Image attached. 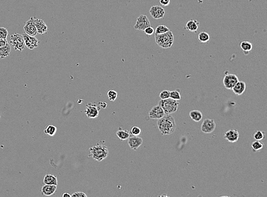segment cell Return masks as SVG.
<instances>
[{
  "label": "cell",
  "mask_w": 267,
  "mask_h": 197,
  "mask_svg": "<svg viewBox=\"0 0 267 197\" xmlns=\"http://www.w3.org/2000/svg\"><path fill=\"white\" fill-rule=\"evenodd\" d=\"M157 126L159 131L163 135H171L176 129V124L174 118L170 114L165 115L158 119Z\"/></svg>",
  "instance_id": "1"
},
{
  "label": "cell",
  "mask_w": 267,
  "mask_h": 197,
  "mask_svg": "<svg viewBox=\"0 0 267 197\" xmlns=\"http://www.w3.org/2000/svg\"><path fill=\"white\" fill-rule=\"evenodd\" d=\"M89 152L90 153L88 157L93 158L97 161H102L107 158L109 155L108 147L99 144L91 147L89 148Z\"/></svg>",
  "instance_id": "2"
},
{
  "label": "cell",
  "mask_w": 267,
  "mask_h": 197,
  "mask_svg": "<svg viewBox=\"0 0 267 197\" xmlns=\"http://www.w3.org/2000/svg\"><path fill=\"white\" fill-rule=\"evenodd\" d=\"M155 40L159 46L163 48H169L173 44L174 35L173 32L170 30L162 34H155Z\"/></svg>",
  "instance_id": "3"
},
{
  "label": "cell",
  "mask_w": 267,
  "mask_h": 197,
  "mask_svg": "<svg viewBox=\"0 0 267 197\" xmlns=\"http://www.w3.org/2000/svg\"><path fill=\"white\" fill-rule=\"evenodd\" d=\"M159 105L163 108L166 115L171 114L177 111L179 106L178 100H174L171 98L161 100L159 102Z\"/></svg>",
  "instance_id": "4"
},
{
  "label": "cell",
  "mask_w": 267,
  "mask_h": 197,
  "mask_svg": "<svg viewBox=\"0 0 267 197\" xmlns=\"http://www.w3.org/2000/svg\"><path fill=\"white\" fill-rule=\"evenodd\" d=\"M10 43L12 46L14 47V50L19 51V52H21L24 50L25 47L23 36L19 34L15 33L11 35Z\"/></svg>",
  "instance_id": "5"
},
{
  "label": "cell",
  "mask_w": 267,
  "mask_h": 197,
  "mask_svg": "<svg viewBox=\"0 0 267 197\" xmlns=\"http://www.w3.org/2000/svg\"><path fill=\"white\" fill-rule=\"evenodd\" d=\"M100 108V106H98L96 104L90 103L86 104L84 113L88 118L94 119L99 116V112Z\"/></svg>",
  "instance_id": "6"
},
{
  "label": "cell",
  "mask_w": 267,
  "mask_h": 197,
  "mask_svg": "<svg viewBox=\"0 0 267 197\" xmlns=\"http://www.w3.org/2000/svg\"><path fill=\"white\" fill-rule=\"evenodd\" d=\"M149 26H151V23L147 17L145 15H140L137 18L134 28L135 30L143 31Z\"/></svg>",
  "instance_id": "7"
},
{
  "label": "cell",
  "mask_w": 267,
  "mask_h": 197,
  "mask_svg": "<svg viewBox=\"0 0 267 197\" xmlns=\"http://www.w3.org/2000/svg\"><path fill=\"white\" fill-rule=\"evenodd\" d=\"M35 18V17H31L26 22L25 25L23 27L25 33L32 36H35L38 34L34 23Z\"/></svg>",
  "instance_id": "8"
},
{
  "label": "cell",
  "mask_w": 267,
  "mask_h": 197,
  "mask_svg": "<svg viewBox=\"0 0 267 197\" xmlns=\"http://www.w3.org/2000/svg\"><path fill=\"white\" fill-rule=\"evenodd\" d=\"M239 81L238 76L234 74H226L223 78V84L227 89H232Z\"/></svg>",
  "instance_id": "9"
},
{
  "label": "cell",
  "mask_w": 267,
  "mask_h": 197,
  "mask_svg": "<svg viewBox=\"0 0 267 197\" xmlns=\"http://www.w3.org/2000/svg\"><path fill=\"white\" fill-rule=\"evenodd\" d=\"M149 13L153 18L155 20L163 19L165 14L164 9L159 5L151 6L149 10Z\"/></svg>",
  "instance_id": "10"
},
{
  "label": "cell",
  "mask_w": 267,
  "mask_h": 197,
  "mask_svg": "<svg viewBox=\"0 0 267 197\" xmlns=\"http://www.w3.org/2000/svg\"><path fill=\"white\" fill-rule=\"evenodd\" d=\"M216 124L214 119H206L202 122L201 125L202 131L205 134H211L215 129Z\"/></svg>",
  "instance_id": "11"
},
{
  "label": "cell",
  "mask_w": 267,
  "mask_h": 197,
  "mask_svg": "<svg viewBox=\"0 0 267 197\" xmlns=\"http://www.w3.org/2000/svg\"><path fill=\"white\" fill-rule=\"evenodd\" d=\"M22 35L23 36L25 46L27 47L29 49L33 50L34 48L38 46V40L35 36H30L26 34V33H24Z\"/></svg>",
  "instance_id": "12"
},
{
  "label": "cell",
  "mask_w": 267,
  "mask_h": 197,
  "mask_svg": "<svg viewBox=\"0 0 267 197\" xmlns=\"http://www.w3.org/2000/svg\"><path fill=\"white\" fill-rule=\"evenodd\" d=\"M165 115L163 108L159 105H156L149 112V116L151 119H159Z\"/></svg>",
  "instance_id": "13"
},
{
  "label": "cell",
  "mask_w": 267,
  "mask_h": 197,
  "mask_svg": "<svg viewBox=\"0 0 267 197\" xmlns=\"http://www.w3.org/2000/svg\"><path fill=\"white\" fill-rule=\"evenodd\" d=\"M128 145L133 150H137L143 143V140L138 136H129L128 138Z\"/></svg>",
  "instance_id": "14"
},
{
  "label": "cell",
  "mask_w": 267,
  "mask_h": 197,
  "mask_svg": "<svg viewBox=\"0 0 267 197\" xmlns=\"http://www.w3.org/2000/svg\"><path fill=\"white\" fill-rule=\"evenodd\" d=\"M240 136L239 131L236 130H230L228 131L225 132V138L230 143L236 142Z\"/></svg>",
  "instance_id": "15"
},
{
  "label": "cell",
  "mask_w": 267,
  "mask_h": 197,
  "mask_svg": "<svg viewBox=\"0 0 267 197\" xmlns=\"http://www.w3.org/2000/svg\"><path fill=\"white\" fill-rule=\"evenodd\" d=\"M34 23L38 34H45L48 31V27L43 20L35 18Z\"/></svg>",
  "instance_id": "16"
},
{
  "label": "cell",
  "mask_w": 267,
  "mask_h": 197,
  "mask_svg": "<svg viewBox=\"0 0 267 197\" xmlns=\"http://www.w3.org/2000/svg\"><path fill=\"white\" fill-rule=\"evenodd\" d=\"M246 88L245 83L244 81H239L232 88L234 93L238 96H240L244 93Z\"/></svg>",
  "instance_id": "17"
},
{
  "label": "cell",
  "mask_w": 267,
  "mask_h": 197,
  "mask_svg": "<svg viewBox=\"0 0 267 197\" xmlns=\"http://www.w3.org/2000/svg\"><path fill=\"white\" fill-rule=\"evenodd\" d=\"M57 190V185H45L42 186L41 189V193L43 195L50 196L54 194Z\"/></svg>",
  "instance_id": "18"
},
{
  "label": "cell",
  "mask_w": 267,
  "mask_h": 197,
  "mask_svg": "<svg viewBox=\"0 0 267 197\" xmlns=\"http://www.w3.org/2000/svg\"><path fill=\"white\" fill-rule=\"evenodd\" d=\"M199 26V22L197 20H190L187 21L185 25V28L188 31L196 32Z\"/></svg>",
  "instance_id": "19"
},
{
  "label": "cell",
  "mask_w": 267,
  "mask_h": 197,
  "mask_svg": "<svg viewBox=\"0 0 267 197\" xmlns=\"http://www.w3.org/2000/svg\"><path fill=\"white\" fill-rule=\"evenodd\" d=\"M43 183L45 185H57L58 180L56 176L53 174H47L45 176L43 179Z\"/></svg>",
  "instance_id": "20"
},
{
  "label": "cell",
  "mask_w": 267,
  "mask_h": 197,
  "mask_svg": "<svg viewBox=\"0 0 267 197\" xmlns=\"http://www.w3.org/2000/svg\"><path fill=\"white\" fill-rule=\"evenodd\" d=\"M11 52V47L9 43H7L5 46L0 48V58L4 59L9 56Z\"/></svg>",
  "instance_id": "21"
},
{
  "label": "cell",
  "mask_w": 267,
  "mask_h": 197,
  "mask_svg": "<svg viewBox=\"0 0 267 197\" xmlns=\"http://www.w3.org/2000/svg\"><path fill=\"white\" fill-rule=\"evenodd\" d=\"M190 118L194 122H200L203 118V115L200 111L199 110H193L189 114Z\"/></svg>",
  "instance_id": "22"
},
{
  "label": "cell",
  "mask_w": 267,
  "mask_h": 197,
  "mask_svg": "<svg viewBox=\"0 0 267 197\" xmlns=\"http://www.w3.org/2000/svg\"><path fill=\"white\" fill-rule=\"evenodd\" d=\"M116 135L121 140H125L129 138L130 133L126 130L119 128V130L116 132Z\"/></svg>",
  "instance_id": "23"
},
{
  "label": "cell",
  "mask_w": 267,
  "mask_h": 197,
  "mask_svg": "<svg viewBox=\"0 0 267 197\" xmlns=\"http://www.w3.org/2000/svg\"><path fill=\"white\" fill-rule=\"evenodd\" d=\"M240 46L245 54L246 52L247 54H248L251 51L252 49V47H253L251 43L248 42V41H243V42H241L240 43Z\"/></svg>",
  "instance_id": "24"
},
{
  "label": "cell",
  "mask_w": 267,
  "mask_h": 197,
  "mask_svg": "<svg viewBox=\"0 0 267 197\" xmlns=\"http://www.w3.org/2000/svg\"><path fill=\"white\" fill-rule=\"evenodd\" d=\"M198 38L199 41L202 43H205L208 42L210 40V35L206 32L205 31H202L201 32L199 33L198 36Z\"/></svg>",
  "instance_id": "25"
},
{
  "label": "cell",
  "mask_w": 267,
  "mask_h": 197,
  "mask_svg": "<svg viewBox=\"0 0 267 197\" xmlns=\"http://www.w3.org/2000/svg\"><path fill=\"white\" fill-rule=\"evenodd\" d=\"M57 131V128L55 126L49 124L45 128L44 132L48 135L53 136L55 135Z\"/></svg>",
  "instance_id": "26"
},
{
  "label": "cell",
  "mask_w": 267,
  "mask_h": 197,
  "mask_svg": "<svg viewBox=\"0 0 267 197\" xmlns=\"http://www.w3.org/2000/svg\"><path fill=\"white\" fill-rule=\"evenodd\" d=\"M170 31V29L168 27L163 25H160L156 27L155 30V34L159 35L162 34L167 32V31Z\"/></svg>",
  "instance_id": "27"
},
{
  "label": "cell",
  "mask_w": 267,
  "mask_h": 197,
  "mask_svg": "<svg viewBox=\"0 0 267 197\" xmlns=\"http://www.w3.org/2000/svg\"><path fill=\"white\" fill-rule=\"evenodd\" d=\"M264 146V144L263 143L260 142V141H258V140H256L255 142H253L252 144V150L255 152L263 149Z\"/></svg>",
  "instance_id": "28"
},
{
  "label": "cell",
  "mask_w": 267,
  "mask_h": 197,
  "mask_svg": "<svg viewBox=\"0 0 267 197\" xmlns=\"http://www.w3.org/2000/svg\"><path fill=\"white\" fill-rule=\"evenodd\" d=\"M264 136H265L264 132L260 131V130H257L254 133L253 138L256 140L260 141V140H262L264 138Z\"/></svg>",
  "instance_id": "29"
},
{
  "label": "cell",
  "mask_w": 267,
  "mask_h": 197,
  "mask_svg": "<svg viewBox=\"0 0 267 197\" xmlns=\"http://www.w3.org/2000/svg\"><path fill=\"white\" fill-rule=\"evenodd\" d=\"M170 98L173 99L174 100H180L181 99V96L179 92L177 90L171 91L170 93Z\"/></svg>",
  "instance_id": "30"
},
{
  "label": "cell",
  "mask_w": 267,
  "mask_h": 197,
  "mask_svg": "<svg viewBox=\"0 0 267 197\" xmlns=\"http://www.w3.org/2000/svg\"><path fill=\"white\" fill-rule=\"evenodd\" d=\"M109 100L111 101H115L117 97V93L115 90H111L108 92Z\"/></svg>",
  "instance_id": "31"
},
{
  "label": "cell",
  "mask_w": 267,
  "mask_h": 197,
  "mask_svg": "<svg viewBox=\"0 0 267 197\" xmlns=\"http://www.w3.org/2000/svg\"><path fill=\"white\" fill-rule=\"evenodd\" d=\"M8 34L9 33H8V30L6 28L0 27V38L6 39Z\"/></svg>",
  "instance_id": "32"
},
{
  "label": "cell",
  "mask_w": 267,
  "mask_h": 197,
  "mask_svg": "<svg viewBox=\"0 0 267 197\" xmlns=\"http://www.w3.org/2000/svg\"><path fill=\"white\" fill-rule=\"evenodd\" d=\"M170 93H171V92L169 90H164L160 93L159 97L161 100H165V99L169 98H170Z\"/></svg>",
  "instance_id": "33"
},
{
  "label": "cell",
  "mask_w": 267,
  "mask_h": 197,
  "mask_svg": "<svg viewBox=\"0 0 267 197\" xmlns=\"http://www.w3.org/2000/svg\"><path fill=\"white\" fill-rule=\"evenodd\" d=\"M141 130L140 129V128L137 126H134L131 128V132L132 134V135L133 136H139L141 134Z\"/></svg>",
  "instance_id": "34"
},
{
  "label": "cell",
  "mask_w": 267,
  "mask_h": 197,
  "mask_svg": "<svg viewBox=\"0 0 267 197\" xmlns=\"http://www.w3.org/2000/svg\"><path fill=\"white\" fill-rule=\"evenodd\" d=\"M143 31H144V32L145 33L146 35H148V36H151V35L153 34L155 30H154V29H153V27H151V26H149V27H147L143 30Z\"/></svg>",
  "instance_id": "35"
},
{
  "label": "cell",
  "mask_w": 267,
  "mask_h": 197,
  "mask_svg": "<svg viewBox=\"0 0 267 197\" xmlns=\"http://www.w3.org/2000/svg\"><path fill=\"white\" fill-rule=\"evenodd\" d=\"M86 197L87 195L83 192H76L71 195V197Z\"/></svg>",
  "instance_id": "36"
},
{
  "label": "cell",
  "mask_w": 267,
  "mask_h": 197,
  "mask_svg": "<svg viewBox=\"0 0 267 197\" xmlns=\"http://www.w3.org/2000/svg\"><path fill=\"white\" fill-rule=\"evenodd\" d=\"M159 2L163 6H167L171 3V0H160Z\"/></svg>",
  "instance_id": "37"
},
{
  "label": "cell",
  "mask_w": 267,
  "mask_h": 197,
  "mask_svg": "<svg viewBox=\"0 0 267 197\" xmlns=\"http://www.w3.org/2000/svg\"><path fill=\"white\" fill-rule=\"evenodd\" d=\"M7 43H8V41L6 39L0 38V48L5 46Z\"/></svg>",
  "instance_id": "38"
},
{
  "label": "cell",
  "mask_w": 267,
  "mask_h": 197,
  "mask_svg": "<svg viewBox=\"0 0 267 197\" xmlns=\"http://www.w3.org/2000/svg\"><path fill=\"white\" fill-rule=\"evenodd\" d=\"M62 197H71V195H70V194L69 193H65L63 194V195H62Z\"/></svg>",
  "instance_id": "39"
}]
</instances>
